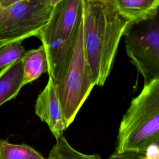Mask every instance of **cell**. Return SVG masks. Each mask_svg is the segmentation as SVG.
<instances>
[{
  "instance_id": "8992f818",
  "label": "cell",
  "mask_w": 159,
  "mask_h": 159,
  "mask_svg": "<svg viewBox=\"0 0 159 159\" xmlns=\"http://www.w3.org/2000/svg\"><path fill=\"white\" fill-rule=\"evenodd\" d=\"M125 50L144 84L159 78V14L130 23L124 35Z\"/></svg>"
},
{
  "instance_id": "5bb4252c",
  "label": "cell",
  "mask_w": 159,
  "mask_h": 159,
  "mask_svg": "<svg viewBox=\"0 0 159 159\" xmlns=\"http://www.w3.org/2000/svg\"><path fill=\"white\" fill-rule=\"evenodd\" d=\"M158 143L153 144L145 150L114 152L108 159H159Z\"/></svg>"
},
{
  "instance_id": "277c9868",
  "label": "cell",
  "mask_w": 159,
  "mask_h": 159,
  "mask_svg": "<svg viewBox=\"0 0 159 159\" xmlns=\"http://www.w3.org/2000/svg\"><path fill=\"white\" fill-rule=\"evenodd\" d=\"M83 28V19L68 68L61 80L56 84L66 129L73 122L95 86L85 54Z\"/></svg>"
},
{
  "instance_id": "3957f363",
  "label": "cell",
  "mask_w": 159,
  "mask_h": 159,
  "mask_svg": "<svg viewBox=\"0 0 159 159\" xmlns=\"http://www.w3.org/2000/svg\"><path fill=\"white\" fill-rule=\"evenodd\" d=\"M159 143V78L132 98L119 127L116 153L145 150Z\"/></svg>"
},
{
  "instance_id": "5b68a950",
  "label": "cell",
  "mask_w": 159,
  "mask_h": 159,
  "mask_svg": "<svg viewBox=\"0 0 159 159\" xmlns=\"http://www.w3.org/2000/svg\"><path fill=\"white\" fill-rule=\"evenodd\" d=\"M53 9L47 0H24L0 7V42L8 44L37 37Z\"/></svg>"
},
{
  "instance_id": "6da1fadb",
  "label": "cell",
  "mask_w": 159,
  "mask_h": 159,
  "mask_svg": "<svg viewBox=\"0 0 159 159\" xmlns=\"http://www.w3.org/2000/svg\"><path fill=\"white\" fill-rule=\"evenodd\" d=\"M130 23L111 4L84 0L83 43L95 85L104 84L112 68L120 40Z\"/></svg>"
},
{
  "instance_id": "8fae6325",
  "label": "cell",
  "mask_w": 159,
  "mask_h": 159,
  "mask_svg": "<svg viewBox=\"0 0 159 159\" xmlns=\"http://www.w3.org/2000/svg\"><path fill=\"white\" fill-rule=\"evenodd\" d=\"M44 157L25 144H14L0 139V159H43Z\"/></svg>"
},
{
  "instance_id": "30bf717a",
  "label": "cell",
  "mask_w": 159,
  "mask_h": 159,
  "mask_svg": "<svg viewBox=\"0 0 159 159\" xmlns=\"http://www.w3.org/2000/svg\"><path fill=\"white\" fill-rule=\"evenodd\" d=\"M22 65V86L38 79L48 71L47 56L44 47L25 52L21 58Z\"/></svg>"
},
{
  "instance_id": "9c48e42d",
  "label": "cell",
  "mask_w": 159,
  "mask_h": 159,
  "mask_svg": "<svg viewBox=\"0 0 159 159\" xmlns=\"http://www.w3.org/2000/svg\"><path fill=\"white\" fill-rule=\"evenodd\" d=\"M21 58L0 70V106L17 97L22 89Z\"/></svg>"
},
{
  "instance_id": "7c38bea8",
  "label": "cell",
  "mask_w": 159,
  "mask_h": 159,
  "mask_svg": "<svg viewBox=\"0 0 159 159\" xmlns=\"http://www.w3.org/2000/svg\"><path fill=\"white\" fill-rule=\"evenodd\" d=\"M47 159H101L99 155H88L73 148L64 135L56 139V143L50 151Z\"/></svg>"
},
{
  "instance_id": "ba28073f",
  "label": "cell",
  "mask_w": 159,
  "mask_h": 159,
  "mask_svg": "<svg viewBox=\"0 0 159 159\" xmlns=\"http://www.w3.org/2000/svg\"><path fill=\"white\" fill-rule=\"evenodd\" d=\"M112 5L122 17L135 23L157 14L159 0H115Z\"/></svg>"
},
{
  "instance_id": "7a4b0ae2",
  "label": "cell",
  "mask_w": 159,
  "mask_h": 159,
  "mask_svg": "<svg viewBox=\"0 0 159 159\" xmlns=\"http://www.w3.org/2000/svg\"><path fill=\"white\" fill-rule=\"evenodd\" d=\"M84 0H62L54 6L38 38L44 47L48 76L57 84L70 63L83 19Z\"/></svg>"
},
{
  "instance_id": "9a60e30c",
  "label": "cell",
  "mask_w": 159,
  "mask_h": 159,
  "mask_svg": "<svg viewBox=\"0 0 159 159\" xmlns=\"http://www.w3.org/2000/svg\"><path fill=\"white\" fill-rule=\"evenodd\" d=\"M24 0H0V7H6Z\"/></svg>"
},
{
  "instance_id": "52a82bcc",
  "label": "cell",
  "mask_w": 159,
  "mask_h": 159,
  "mask_svg": "<svg viewBox=\"0 0 159 159\" xmlns=\"http://www.w3.org/2000/svg\"><path fill=\"white\" fill-rule=\"evenodd\" d=\"M35 114L46 123L56 139L63 135L66 129L56 90V84L48 77L47 83L39 94L35 104Z\"/></svg>"
},
{
  "instance_id": "2e32d148",
  "label": "cell",
  "mask_w": 159,
  "mask_h": 159,
  "mask_svg": "<svg viewBox=\"0 0 159 159\" xmlns=\"http://www.w3.org/2000/svg\"><path fill=\"white\" fill-rule=\"evenodd\" d=\"M91 2H97L102 4H112L115 0H86Z\"/></svg>"
},
{
  "instance_id": "e0dca14e",
  "label": "cell",
  "mask_w": 159,
  "mask_h": 159,
  "mask_svg": "<svg viewBox=\"0 0 159 159\" xmlns=\"http://www.w3.org/2000/svg\"><path fill=\"white\" fill-rule=\"evenodd\" d=\"M62 0H47V2L50 7H54L55 6H56L58 2H60Z\"/></svg>"
},
{
  "instance_id": "4fadbf2b",
  "label": "cell",
  "mask_w": 159,
  "mask_h": 159,
  "mask_svg": "<svg viewBox=\"0 0 159 159\" xmlns=\"http://www.w3.org/2000/svg\"><path fill=\"white\" fill-rule=\"evenodd\" d=\"M25 52L22 42L8 43L0 47V70L20 60Z\"/></svg>"
},
{
  "instance_id": "ac0fdd59",
  "label": "cell",
  "mask_w": 159,
  "mask_h": 159,
  "mask_svg": "<svg viewBox=\"0 0 159 159\" xmlns=\"http://www.w3.org/2000/svg\"><path fill=\"white\" fill-rule=\"evenodd\" d=\"M6 45L5 43L0 42V47H2V46H4V45Z\"/></svg>"
},
{
  "instance_id": "d6986e66",
  "label": "cell",
  "mask_w": 159,
  "mask_h": 159,
  "mask_svg": "<svg viewBox=\"0 0 159 159\" xmlns=\"http://www.w3.org/2000/svg\"><path fill=\"white\" fill-rule=\"evenodd\" d=\"M43 159H47V158H43Z\"/></svg>"
}]
</instances>
